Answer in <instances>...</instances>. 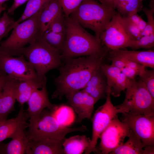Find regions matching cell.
Segmentation results:
<instances>
[{
  "label": "cell",
  "instance_id": "1",
  "mask_svg": "<svg viewBox=\"0 0 154 154\" xmlns=\"http://www.w3.org/2000/svg\"><path fill=\"white\" fill-rule=\"evenodd\" d=\"M106 54L62 60L64 62L59 67V74L54 81L56 88L52 98H60L83 89L94 71L102 63Z\"/></svg>",
  "mask_w": 154,
  "mask_h": 154
},
{
  "label": "cell",
  "instance_id": "2",
  "mask_svg": "<svg viewBox=\"0 0 154 154\" xmlns=\"http://www.w3.org/2000/svg\"><path fill=\"white\" fill-rule=\"evenodd\" d=\"M65 39L61 54L62 60L81 56L100 55L108 50L99 38L89 33L77 22L65 17Z\"/></svg>",
  "mask_w": 154,
  "mask_h": 154
},
{
  "label": "cell",
  "instance_id": "3",
  "mask_svg": "<svg viewBox=\"0 0 154 154\" xmlns=\"http://www.w3.org/2000/svg\"><path fill=\"white\" fill-rule=\"evenodd\" d=\"M117 13L96 0H84L69 16L84 28L92 30L99 38Z\"/></svg>",
  "mask_w": 154,
  "mask_h": 154
},
{
  "label": "cell",
  "instance_id": "4",
  "mask_svg": "<svg viewBox=\"0 0 154 154\" xmlns=\"http://www.w3.org/2000/svg\"><path fill=\"white\" fill-rule=\"evenodd\" d=\"M28 130L25 131L29 141H37L44 139L61 141L68 133L73 132H84L87 130L82 125L71 128L60 123L50 112L44 110L35 119H29Z\"/></svg>",
  "mask_w": 154,
  "mask_h": 154
},
{
  "label": "cell",
  "instance_id": "5",
  "mask_svg": "<svg viewBox=\"0 0 154 154\" xmlns=\"http://www.w3.org/2000/svg\"><path fill=\"white\" fill-rule=\"evenodd\" d=\"M40 11L15 26L10 36L0 42V54L20 55L26 45L32 43L41 35L38 20Z\"/></svg>",
  "mask_w": 154,
  "mask_h": 154
},
{
  "label": "cell",
  "instance_id": "6",
  "mask_svg": "<svg viewBox=\"0 0 154 154\" xmlns=\"http://www.w3.org/2000/svg\"><path fill=\"white\" fill-rule=\"evenodd\" d=\"M21 55L27 58L37 76L42 79L46 77L45 75L48 71L58 68L62 63L61 54L46 44L41 36L23 48Z\"/></svg>",
  "mask_w": 154,
  "mask_h": 154
},
{
  "label": "cell",
  "instance_id": "7",
  "mask_svg": "<svg viewBox=\"0 0 154 154\" xmlns=\"http://www.w3.org/2000/svg\"><path fill=\"white\" fill-rule=\"evenodd\" d=\"M123 102L116 106L120 113L154 116V98L139 78L129 79Z\"/></svg>",
  "mask_w": 154,
  "mask_h": 154
},
{
  "label": "cell",
  "instance_id": "8",
  "mask_svg": "<svg viewBox=\"0 0 154 154\" xmlns=\"http://www.w3.org/2000/svg\"><path fill=\"white\" fill-rule=\"evenodd\" d=\"M111 94L107 88L105 103L95 111L92 119V133L90 146L85 151V154H89L95 151L98 139L101 133L111 121L120 113L119 109L112 104Z\"/></svg>",
  "mask_w": 154,
  "mask_h": 154
},
{
  "label": "cell",
  "instance_id": "9",
  "mask_svg": "<svg viewBox=\"0 0 154 154\" xmlns=\"http://www.w3.org/2000/svg\"><path fill=\"white\" fill-rule=\"evenodd\" d=\"M102 45L109 51L130 47L132 39L127 34L122 21V16L118 12L112 17L100 37Z\"/></svg>",
  "mask_w": 154,
  "mask_h": 154
},
{
  "label": "cell",
  "instance_id": "10",
  "mask_svg": "<svg viewBox=\"0 0 154 154\" xmlns=\"http://www.w3.org/2000/svg\"><path fill=\"white\" fill-rule=\"evenodd\" d=\"M130 131L127 125L120 121L117 116H116L112 119L100 136V153L110 154L121 145L125 137L129 136Z\"/></svg>",
  "mask_w": 154,
  "mask_h": 154
},
{
  "label": "cell",
  "instance_id": "11",
  "mask_svg": "<svg viewBox=\"0 0 154 154\" xmlns=\"http://www.w3.org/2000/svg\"><path fill=\"white\" fill-rule=\"evenodd\" d=\"M23 55L14 57L0 53V70L9 78L19 81L37 77L34 68Z\"/></svg>",
  "mask_w": 154,
  "mask_h": 154
},
{
  "label": "cell",
  "instance_id": "12",
  "mask_svg": "<svg viewBox=\"0 0 154 154\" xmlns=\"http://www.w3.org/2000/svg\"><path fill=\"white\" fill-rule=\"evenodd\" d=\"M122 121L141 140L144 147L154 146V116L124 113Z\"/></svg>",
  "mask_w": 154,
  "mask_h": 154
},
{
  "label": "cell",
  "instance_id": "13",
  "mask_svg": "<svg viewBox=\"0 0 154 154\" xmlns=\"http://www.w3.org/2000/svg\"><path fill=\"white\" fill-rule=\"evenodd\" d=\"M19 111L21 117L18 128L9 142L7 143L0 142V154L26 153L29 140L25 130L26 128L28 127L29 123L27 121L28 118L23 106H21Z\"/></svg>",
  "mask_w": 154,
  "mask_h": 154
},
{
  "label": "cell",
  "instance_id": "14",
  "mask_svg": "<svg viewBox=\"0 0 154 154\" xmlns=\"http://www.w3.org/2000/svg\"><path fill=\"white\" fill-rule=\"evenodd\" d=\"M68 104L78 115L77 122H80L85 119H91L94 104L97 102L83 90L66 96Z\"/></svg>",
  "mask_w": 154,
  "mask_h": 154
},
{
  "label": "cell",
  "instance_id": "15",
  "mask_svg": "<svg viewBox=\"0 0 154 154\" xmlns=\"http://www.w3.org/2000/svg\"><path fill=\"white\" fill-rule=\"evenodd\" d=\"M27 103L28 108L25 113L26 116L29 119L37 117L46 108L53 111L58 106L51 103L49 99L46 82L41 90L36 89L33 92Z\"/></svg>",
  "mask_w": 154,
  "mask_h": 154
},
{
  "label": "cell",
  "instance_id": "16",
  "mask_svg": "<svg viewBox=\"0 0 154 154\" xmlns=\"http://www.w3.org/2000/svg\"><path fill=\"white\" fill-rule=\"evenodd\" d=\"M101 70L106 77L107 88L111 95L118 97L121 92L126 89L129 83L128 78L119 68L111 64H101Z\"/></svg>",
  "mask_w": 154,
  "mask_h": 154
},
{
  "label": "cell",
  "instance_id": "17",
  "mask_svg": "<svg viewBox=\"0 0 154 154\" xmlns=\"http://www.w3.org/2000/svg\"><path fill=\"white\" fill-rule=\"evenodd\" d=\"M19 81L10 78L0 93V118L6 119L8 115L15 110L17 91Z\"/></svg>",
  "mask_w": 154,
  "mask_h": 154
},
{
  "label": "cell",
  "instance_id": "18",
  "mask_svg": "<svg viewBox=\"0 0 154 154\" xmlns=\"http://www.w3.org/2000/svg\"><path fill=\"white\" fill-rule=\"evenodd\" d=\"M101 64L94 71L83 89L97 102L105 97H106L107 91L106 79L101 70Z\"/></svg>",
  "mask_w": 154,
  "mask_h": 154
},
{
  "label": "cell",
  "instance_id": "19",
  "mask_svg": "<svg viewBox=\"0 0 154 154\" xmlns=\"http://www.w3.org/2000/svg\"><path fill=\"white\" fill-rule=\"evenodd\" d=\"M110 56L123 57L145 67L154 68V51L153 50L135 51L123 50L110 51Z\"/></svg>",
  "mask_w": 154,
  "mask_h": 154
},
{
  "label": "cell",
  "instance_id": "20",
  "mask_svg": "<svg viewBox=\"0 0 154 154\" xmlns=\"http://www.w3.org/2000/svg\"><path fill=\"white\" fill-rule=\"evenodd\" d=\"M63 140L58 141L44 139L37 141H29L26 154H64L62 146Z\"/></svg>",
  "mask_w": 154,
  "mask_h": 154
},
{
  "label": "cell",
  "instance_id": "21",
  "mask_svg": "<svg viewBox=\"0 0 154 154\" xmlns=\"http://www.w3.org/2000/svg\"><path fill=\"white\" fill-rule=\"evenodd\" d=\"M62 11L58 0H50L43 7L38 18L41 35L47 29L51 21Z\"/></svg>",
  "mask_w": 154,
  "mask_h": 154
},
{
  "label": "cell",
  "instance_id": "22",
  "mask_svg": "<svg viewBox=\"0 0 154 154\" xmlns=\"http://www.w3.org/2000/svg\"><path fill=\"white\" fill-rule=\"evenodd\" d=\"M46 82V78L37 77L27 80L19 81L17 86L16 100L21 106L27 102L33 92L41 88Z\"/></svg>",
  "mask_w": 154,
  "mask_h": 154
},
{
  "label": "cell",
  "instance_id": "23",
  "mask_svg": "<svg viewBox=\"0 0 154 154\" xmlns=\"http://www.w3.org/2000/svg\"><path fill=\"white\" fill-rule=\"evenodd\" d=\"M90 142V138L84 135L64 138L62 143L64 154H82L89 147Z\"/></svg>",
  "mask_w": 154,
  "mask_h": 154
},
{
  "label": "cell",
  "instance_id": "24",
  "mask_svg": "<svg viewBox=\"0 0 154 154\" xmlns=\"http://www.w3.org/2000/svg\"><path fill=\"white\" fill-rule=\"evenodd\" d=\"M128 139L112 151L110 154H143L144 146L141 140L130 129Z\"/></svg>",
  "mask_w": 154,
  "mask_h": 154
},
{
  "label": "cell",
  "instance_id": "25",
  "mask_svg": "<svg viewBox=\"0 0 154 154\" xmlns=\"http://www.w3.org/2000/svg\"><path fill=\"white\" fill-rule=\"evenodd\" d=\"M143 0H114V7L122 16L137 13L143 8Z\"/></svg>",
  "mask_w": 154,
  "mask_h": 154
},
{
  "label": "cell",
  "instance_id": "26",
  "mask_svg": "<svg viewBox=\"0 0 154 154\" xmlns=\"http://www.w3.org/2000/svg\"><path fill=\"white\" fill-rule=\"evenodd\" d=\"M41 37L49 46L61 54L65 40V33H56L47 30Z\"/></svg>",
  "mask_w": 154,
  "mask_h": 154
},
{
  "label": "cell",
  "instance_id": "27",
  "mask_svg": "<svg viewBox=\"0 0 154 154\" xmlns=\"http://www.w3.org/2000/svg\"><path fill=\"white\" fill-rule=\"evenodd\" d=\"M20 116L19 112L16 117L6 119L0 125V142L12 138L18 128Z\"/></svg>",
  "mask_w": 154,
  "mask_h": 154
},
{
  "label": "cell",
  "instance_id": "28",
  "mask_svg": "<svg viewBox=\"0 0 154 154\" xmlns=\"http://www.w3.org/2000/svg\"><path fill=\"white\" fill-rule=\"evenodd\" d=\"M50 0H29L25 10L16 23L17 24L30 18L38 12Z\"/></svg>",
  "mask_w": 154,
  "mask_h": 154
},
{
  "label": "cell",
  "instance_id": "29",
  "mask_svg": "<svg viewBox=\"0 0 154 154\" xmlns=\"http://www.w3.org/2000/svg\"><path fill=\"white\" fill-rule=\"evenodd\" d=\"M154 0L150 1V9L143 8L142 10L147 18L146 26L141 33V37L154 34Z\"/></svg>",
  "mask_w": 154,
  "mask_h": 154
},
{
  "label": "cell",
  "instance_id": "30",
  "mask_svg": "<svg viewBox=\"0 0 154 154\" xmlns=\"http://www.w3.org/2000/svg\"><path fill=\"white\" fill-rule=\"evenodd\" d=\"M139 78L144 83L148 91L154 98V70L144 68L139 76Z\"/></svg>",
  "mask_w": 154,
  "mask_h": 154
},
{
  "label": "cell",
  "instance_id": "31",
  "mask_svg": "<svg viewBox=\"0 0 154 154\" xmlns=\"http://www.w3.org/2000/svg\"><path fill=\"white\" fill-rule=\"evenodd\" d=\"M16 21L4 12L0 19V41L17 25Z\"/></svg>",
  "mask_w": 154,
  "mask_h": 154
},
{
  "label": "cell",
  "instance_id": "32",
  "mask_svg": "<svg viewBox=\"0 0 154 154\" xmlns=\"http://www.w3.org/2000/svg\"><path fill=\"white\" fill-rule=\"evenodd\" d=\"M154 46V34L144 35L133 40L129 47L136 50L141 48L149 49Z\"/></svg>",
  "mask_w": 154,
  "mask_h": 154
},
{
  "label": "cell",
  "instance_id": "33",
  "mask_svg": "<svg viewBox=\"0 0 154 154\" xmlns=\"http://www.w3.org/2000/svg\"><path fill=\"white\" fill-rule=\"evenodd\" d=\"M47 30L56 33H65V16L63 11L51 21Z\"/></svg>",
  "mask_w": 154,
  "mask_h": 154
},
{
  "label": "cell",
  "instance_id": "34",
  "mask_svg": "<svg viewBox=\"0 0 154 154\" xmlns=\"http://www.w3.org/2000/svg\"><path fill=\"white\" fill-rule=\"evenodd\" d=\"M122 21L127 34L132 39L135 40L141 37V31L137 25L130 21L126 17L122 16Z\"/></svg>",
  "mask_w": 154,
  "mask_h": 154
},
{
  "label": "cell",
  "instance_id": "35",
  "mask_svg": "<svg viewBox=\"0 0 154 154\" xmlns=\"http://www.w3.org/2000/svg\"><path fill=\"white\" fill-rule=\"evenodd\" d=\"M84 0H58L65 17H68Z\"/></svg>",
  "mask_w": 154,
  "mask_h": 154
},
{
  "label": "cell",
  "instance_id": "36",
  "mask_svg": "<svg viewBox=\"0 0 154 154\" xmlns=\"http://www.w3.org/2000/svg\"><path fill=\"white\" fill-rule=\"evenodd\" d=\"M120 70L124 75L130 79H135L137 76H139L140 73L139 71L127 66Z\"/></svg>",
  "mask_w": 154,
  "mask_h": 154
},
{
  "label": "cell",
  "instance_id": "37",
  "mask_svg": "<svg viewBox=\"0 0 154 154\" xmlns=\"http://www.w3.org/2000/svg\"><path fill=\"white\" fill-rule=\"evenodd\" d=\"M108 59L111 62V65L120 69L126 66L123 60L121 57L110 56Z\"/></svg>",
  "mask_w": 154,
  "mask_h": 154
},
{
  "label": "cell",
  "instance_id": "38",
  "mask_svg": "<svg viewBox=\"0 0 154 154\" xmlns=\"http://www.w3.org/2000/svg\"><path fill=\"white\" fill-rule=\"evenodd\" d=\"M121 58H122L126 66L132 68L136 70L139 71L140 72L142 71L144 68L145 67V66L134 62L132 61L123 57Z\"/></svg>",
  "mask_w": 154,
  "mask_h": 154
},
{
  "label": "cell",
  "instance_id": "39",
  "mask_svg": "<svg viewBox=\"0 0 154 154\" xmlns=\"http://www.w3.org/2000/svg\"><path fill=\"white\" fill-rule=\"evenodd\" d=\"M29 0H14L13 3L8 9L7 13L8 14H13L15 11L18 7L22 5Z\"/></svg>",
  "mask_w": 154,
  "mask_h": 154
},
{
  "label": "cell",
  "instance_id": "40",
  "mask_svg": "<svg viewBox=\"0 0 154 154\" xmlns=\"http://www.w3.org/2000/svg\"><path fill=\"white\" fill-rule=\"evenodd\" d=\"M126 17L131 22L137 25L139 24L142 18L139 16L137 13L132 14L126 16Z\"/></svg>",
  "mask_w": 154,
  "mask_h": 154
},
{
  "label": "cell",
  "instance_id": "41",
  "mask_svg": "<svg viewBox=\"0 0 154 154\" xmlns=\"http://www.w3.org/2000/svg\"><path fill=\"white\" fill-rule=\"evenodd\" d=\"M10 78L6 74L0 70V93L7 81Z\"/></svg>",
  "mask_w": 154,
  "mask_h": 154
},
{
  "label": "cell",
  "instance_id": "42",
  "mask_svg": "<svg viewBox=\"0 0 154 154\" xmlns=\"http://www.w3.org/2000/svg\"><path fill=\"white\" fill-rule=\"evenodd\" d=\"M100 3L114 9V0H96Z\"/></svg>",
  "mask_w": 154,
  "mask_h": 154
},
{
  "label": "cell",
  "instance_id": "43",
  "mask_svg": "<svg viewBox=\"0 0 154 154\" xmlns=\"http://www.w3.org/2000/svg\"><path fill=\"white\" fill-rule=\"evenodd\" d=\"M154 154V146H147L143 149V154Z\"/></svg>",
  "mask_w": 154,
  "mask_h": 154
},
{
  "label": "cell",
  "instance_id": "44",
  "mask_svg": "<svg viewBox=\"0 0 154 154\" xmlns=\"http://www.w3.org/2000/svg\"><path fill=\"white\" fill-rule=\"evenodd\" d=\"M146 24L147 22L142 19L137 25V26L141 33L145 28Z\"/></svg>",
  "mask_w": 154,
  "mask_h": 154
},
{
  "label": "cell",
  "instance_id": "45",
  "mask_svg": "<svg viewBox=\"0 0 154 154\" xmlns=\"http://www.w3.org/2000/svg\"><path fill=\"white\" fill-rule=\"evenodd\" d=\"M6 9V6L3 5V3H0V15L3 11Z\"/></svg>",
  "mask_w": 154,
  "mask_h": 154
},
{
  "label": "cell",
  "instance_id": "46",
  "mask_svg": "<svg viewBox=\"0 0 154 154\" xmlns=\"http://www.w3.org/2000/svg\"><path fill=\"white\" fill-rule=\"evenodd\" d=\"M5 120L2 119L0 118V125Z\"/></svg>",
  "mask_w": 154,
  "mask_h": 154
},
{
  "label": "cell",
  "instance_id": "47",
  "mask_svg": "<svg viewBox=\"0 0 154 154\" xmlns=\"http://www.w3.org/2000/svg\"><path fill=\"white\" fill-rule=\"evenodd\" d=\"M9 0H0V3H3Z\"/></svg>",
  "mask_w": 154,
  "mask_h": 154
}]
</instances>
